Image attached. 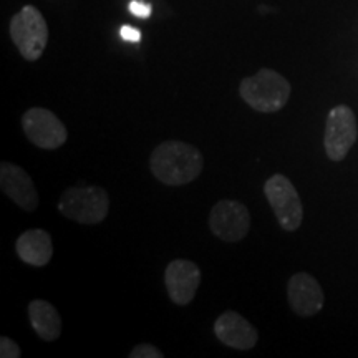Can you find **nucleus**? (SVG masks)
I'll use <instances>...</instances> for the list:
<instances>
[{
  "instance_id": "nucleus-11",
  "label": "nucleus",
  "mask_w": 358,
  "mask_h": 358,
  "mask_svg": "<svg viewBox=\"0 0 358 358\" xmlns=\"http://www.w3.org/2000/svg\"><path fill=\"white\" fill-rule=\"evenodd\" d=\"M289 306L299 317L317 315L325 303V295L319 280L307 272H297L287 284Z\"/></svg>"
},
{
  "instance_id": "nucleus-17",
  "label": "nucleus",
  "mask_w": 358,
  "mask_h": 358,
  "mask_svg": "<svg viewBox=\"0 0 358 358\" xmlns=\"http://www.w3.org/2000/svg\"><path fill=\"white\" fill-rule=\"evenodd\" d=\"M151 10H153V8H151L150 3L140 2V0H133V2H129V12H131L134 17L148 19V17L151 15Z\"/></svg>"
},
{
  "instance_id": "nucleus-2",
  "label": "nucleus",
  "mask_w": 358,
  "mask_h": 358,
  "mask_svg": "<svg viewBox=\"0 0 358 358\" xmlns=\"http://www.w3.org/2000/svg\"><path fill=\"white\" fill-rule=\"evenodd\" d=\"M290 92L292 87L289 80L271 69H261L239 85L241 98L259 113H275L284 108L290 98Z\"/></svg>"
},
{
  "instance_id": "nucleus-15",
  "label": "nucleus",
  "mask_w": 358,
  "mask_h": 358,
  "mask_svg": "<svg viewBox=\"0 0 358 358\" xmlns=\"http://www.w3.org/2000/svg\"><path fill=\"white\" fill-rule=\"evenodd\" d=\"M164 353L151 343H140L129 352V358H163Z\"/></svg>"
},
{
  "instance_id": "nucleus-6",
  "label": "nucleus",
  "mask_w": 358,
  "mask_h": 358,
  "mask_svg": "<svg viewBox=\"0 0 358 358\" xmlns=\"http://www.w3.org/2000/svg\"><path fill=\"white\" fill-rule=\"evenodd\" d=\"M358 136L357 116L347 105H338L329 111L325 123L324 146L332 161L345 159Z\"/></svg>"
},
{
  "instance_id": "nucleus-4",
  "label": "nucleus",
  "mask_w": 358,
  "mask_h": 358,
  "mask_svg": "<svg viewBox=\"0 0 358 358\" xmlns=\"http://www.w3.org/2000/svg\"><path fill=\"white\" fill-rule=\"evenodd\" d=\"M10 37L25 60L35 62L42 57L48 42V27L38 8L25 6L13 15Z\"/></svg>"
},
{
  "instance_id": "nucleus-10",
  "label": "nucleus",
  "mask_w": 358,
  "mask_h": 358,
  "mask_svg": "<svg viewBox=\"0 0 358 358\" xmlns=\"http://www.w3.org/2000/svg\"><path fill=\"white\" fill-rule=\"evenodd\" d=\"M0 187L3 194L24 211L34 213L38 208L40 198L37 187L24 168L3 161L0 164Z\"/></svg>"
},
{
  "instance_id": "nucleus-5",
  "label": "nucleus",
  "mask_w": 358,
  "mask_h": 358,
  "mask_svg": "<svg viewBox=\"0 0 358 358\" xmlns=\"http://www.w3.org/2000/svg\"><path fill=\"white\" fill-rule=\"evenodd\" d=\"M264 194L274 211L280 227L287 232L297 231L303 221V206L295 186L284 174H274L264 185Z\"/></svg>"
},
{
  "instance_id": "nucleus-8",
  "label": "nucleus",
  "mask_w": 358,
  "mask_h": 358,
  "mask_svg": "<svg viewBox=\"0 0 358 358\" xmlns=\"http://www.w3.org/2000/svg\"><path fill=\"white\" fill-rule=\"evenodd\" d=\"M22 128L29 141L40 150H57L65 145L69 136L60 118L50 110L40 106L25 111L22 116Z\"/></svg>"
},
{
  "instance_id": "nucleus-18",
  "label": "nucleus",
  "mask_w": 358,
  "mask_h": 358,
  "mask_svg": "<svg viewBox=\"0 0 358 358\" xmlns=\"http://www.w3.org/2000/svg\"><path fill=\"white\" fill-rule=\"evenodd\" d=\"M120 34H122V38L127 40V42H131V43L141 42V32L138 29H134V27L123 25L122 30H120Z\"/></svg>"
},
{
  "instance_id": "nucleus-12",
  "label": "nucleus",
  "mask_w": 358,
  "mask_h": 358,
  "mask_svg": "<svg viewBox=\"0 0 358 358\" xmlns=\"http://www.w3.org/2000/svg\"><path fill=\"white\" fill-rule=\"evenodd\" d=\"M214 335L224 345L241 352L254 348L259 340L256 327L234 310H227L217 317L214 322Z\"/></svg>"
},
{
  "instance_id": "nucleus-9",
  "label": "nucleus",
  "mask_w": 358,
  "mask_h": 358,
  "mask_svg": "<svg viewBox=\"0 0 358 358\" xmlns=\"http://www.w3.org/2000/svg\"><path fill=\"white\" fill-rule=\"evenodd\" d=\"M164 285L169 299L176 306H187L196 297L201 285V268L187 259H176L169 262L164 271Z\"/></svg>"
},
{
  "instance_id": "nucleus-1",
  "label": "nucleus",
  "mask_w": 358,
  "mask_h": 358,
  "mask_svg": "<svg viewBox=\"0 0 358 358\" xmlns=\"http://www.w3.org/2000/svg\"><path fill=\"white\" fill-rule=\"evenodd\" d=\"M204 158L196 146L185 141H164L153 150L150 158L151 173L166 186H185L203 171Z\"/></svg>"
},
{
  "instance_id": "nucleus-7",
  "label": "nucleus",
  "mask_w": 358,
  "mask_h": 358,
  "mask_svg": "<svg viewBox=\"0 0 358 358\" xmlns=\"http://www.w3.org/2000/svg\"><path fill=\"white\" fill-rule=\"evenodd\" d=\"M250 227L249 209L234 199H221L209 214V229L224 243H239Z\"/></svg>"
},
{
  "instance_id": "nucleus-16",
  "label": "nucleus",
  "mask_w": 358,
  "mask_h": 358,
  "mask_svg": "<svg viewBox=\"0 0 358 358\" xmlns=\"http://www.w3.org/2000/svg\"><path fill=\"white\" fill-rule=\"evenodd\" d=\"M0 357L2 358H20L22 350L12 338L2 337L0 338Z\"/></svg>"
},
{
  "instance_id": "nucleus-14",
  "label": "nucleus",
  "mask_w": 358,
  "mask_h": 358,
  "mask_svg": "<svg viewBox=\"0 0 358 358\" xmlns=\"http://www.w3.org/2000/svg\"><path fill=\"white\" fill-rule=\"evenodd\" d=\"M29 320L32 329L45 342H55L62 334V317L50 302L32 301L29 303Z\"/></svg>"
},
{
  "instance_id": "nucleus-13",
  "label": "nucleus",
  "mask_w": 358,
  "mask_h": 358,
  "mask_svg": "<svg viewBox=\"0 0 358 358\" xmlns=\"http://www.w3.org/2000/svg\"><path fill=\"white\" fill-rule=\"evenodd\" d=\"M15 252L20 261L34 267H43L52 261V237L43 229H29L15 243Z\"/></svg>"
},
{
  "instance_id": "nucleus-3",
  "label": "nucleus",
  "mask_w": 358,
  "mask_h": 358,
  "mask_svg": "<svg viewBox=\"0 0 358 358\" xmlns=\"http://www.w3.org/2000/svg\"><path fill=\"white\" fill-rule=\"evenodd\" d=\"M58 211L78 224H100L110 211V196L101 186L66 187L58 201Z\"/></svg>"
}]
</instances>
